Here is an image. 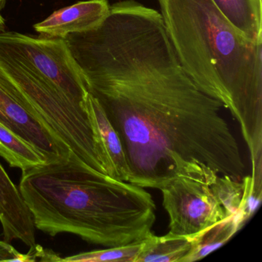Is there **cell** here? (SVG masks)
<instances>
[{
	"mask_svg": "<svg viewBox=\"0 0 262 262\" xmlns=\"http://www.w3.org/2000/svg\"><path fill=\"white\" fill-rule=\"evenodd\" d=\"M25 255L19 252L9 242L0 241V261L24 262Z\"/></svg>",
	"mask_w": 262,
	"mask_h": 262,
	"instance_id": "cell-16",
	"label": "cell"
},
{
	"mask_svg": "<svg viewBox=\"0 0 262 262\" xmlns=\"http://www.w3.org/2000/svg\"><path fill=\"white\" fill-rule=\"evenodd\" d=\"M214 2L245 37L262 42L261 0H214Z\"/></svg>",
	"mask_w": 262,
	"mask_h": 262,
	"instance_id": "cell-9",
	"label": "cell"
},
{
	"mask_svg": "<svg viewBox=\"0 0 262 262\" xmlns=\"http://www.w3.org/2000/svg\"><path fill=\"white\" fill-rule=\"evenodd\" d=\"M184 71L240 124L251 165L262 163V42L245 37L214 0H157Z\"/></svg>",
	"mask_w": 262,
	"mask_h": 262,
	"instance_id": "cell-3",
	"label": "cell"
},
{
	"mask_svg": "<svg viewBox=\"0 0 262 262\" xmlns=\"http://www.w3.org/2000/svg\"><path fill=\"white\" fill-rule=\"evenodd\" d=\"M192 236L168 234L156 236L151 233L144 239L136 262H184L192 248Z\"/></svg>",
	"mask_w": 262,
	"mask_h": 262,
	"instance_id": "cell-10",
	"label": "cell"
},
{
	"mask_svg": "<svg viewBox=\"0 0 262 262\" xmlns=\"http://www.w3.org/2000/svg\"><path fill=\"white\" fill-rule=\"evenodd\" d=\"M110 11L108 0H86L54 12L34 26L48 37L64 39L73 33L88 31L100 25Z\"/></svg>",
	"mask_w": 262,
	"mask_h": 262,
	"instance_id": "cell-6",
	"label": "cell"
},
{
	"mask_svg": "<svg viewBox=\"0 0 262 262\" xmlns=\"http://www.w3.org/2000/svg\"><path fill=\"white\" fill-rule=\"evenodd\" d=\"M0 156L10 167L22 171L47 162L45 156L33 145L24 140L0 122Z\"/></svg>",
	"mask_w": 262,
	"mask_h": 262,
	"instance_id": "cell-12",
	"label": "cell"
},
{
	"mask_svg": "<svg viewBox=\"0 0 262 262\" xmlns=\"http://www.w3.org/2000/svg\"><path fill=\"white\" fill-rule=\"evenodd\" d=\"M4 28H5V21H4L2 15L0 13V31L4 30Z\"/></svg>",
	"mask_w": 262,
	"mask_h": 262,
	"instance_id": "cell-17",
	"label": "cell"
},
{
	"mask_svg": "<svg viewBox=\"0 0 262 262\" xmlns=\"http://www.w3.org/2000/svg\"><path fill=\"white\" fill-rule=\"evenodd\" d=\"M0 122L39 150L47 162L65 159L71 150L0 83Z\"/></svg>",
	"mask_w": 262,
	"mask_h": 262,
	"instance_id": "cell-5",
	"label": "cell"
},
{
	"mask_svg": "<svg viewBox=\"0 0 262 262\" xmlns=\"http://www.w3.org/2000/svg\"><path fill=\"white\" fill-rule=\"evenodd\" d=\"M19 190L35 228L105 248L144 240L156 222L149 192L93 169L70 152L23 171Z\"/></svg>",
	"mask_w": 262,
	"mask_h": 262,
	"instance_id": "cell-2",
	"label": "cell"
},
{
	"mask_svg": "<svg viewBox=\"0 0 262 262\" xmlns=\"http://www.w3.org/2000/svg\"><path fill=\"white\" fill-rule=\"evenodd\" d=\"M2 1H4V0H0V3L2 2Z\"/></svg>",
	"mask_w": 262,
	"mask_h": 262,
	"instance_id": "cell-18",
	"label": "cell"
},
{
	"mask_svg": "<svg viewBox=\"0 0 262 262\" xmlns=\"http://www.w3.org/2000/svg\"><path fill=\"white\" fill-rule=\"evenodd\" d=\"M143 241L112 247L106 249L79 253L75 255L62 258L61 261L67 262H136L138 256L142 250Z\"/></svg>",
	"mask_w": 262,
	"mask_h": 262,
	"instance_id": "cell-13",
	"label": "cell"
},
{
	"mask_svg": "<svg viewBox=\"0 0 262 262\" xmlns=\"http://www.w3.org/2000/svg\"><path fill=\"white\" fill-rule=\"evenodd\" d=\"M87 110L96 125L104 149L111 162L114 171V179L128 182L129 168L119 136L112 126L98 101L90 93H89L87 99Z\"/></svg>",
	"mask_w": 262,
	"mask_h": 262,
	"instance_id": "cell-8",
	"label": "cell"
},
{
	"mask_svg": "<svg viewBox=\"0 0 262 262\" xmlns=\"http://www.w3.org/2000/svg\"><path fill=\"white\" fill-rule=\"evenodd\" d=\"M217 174L208 167L196 165L179 173L161 188L170 233L194 235L229 217L211 188Z\"/></svg>",
	"mask_w": 262,
	"mask_h": 262,
	"instance_id": "cell-4",
	"label": "cell"
},
{
	"mask_svg": "<svg viewBox=\"0 0 262 262\" xmlns=\"http://www.w3.org/2000/svg\"><path fill=\"white\" fill-rule=\"evenodd\" d=\"M29 262L32 261H61L62 258L59 254L50 249H45L40 245H36L30 247L27 253Z\"/></svg>",
	"mask_w": 262,
	"mask_h": 262,
	"instance_id": "cell-15",
	"label": "cell"
},
{
	"mask_svg": "<svg viewBox=\"0 0 262 262\" xmlns=\"http://www.w3.org/2000/svg\"><path fill=\"white\" fill-rule=\"evenodd\" d=\"M243 225L240 214H233L192 235V248L184 262L203 258L226 243Z\"/></svg>",
	"mask_w": 262,
	"mask_h": 262,
	"instance_id": "cell-11",
	"label": "cell"
},
{
	"mask_svg": "<svg viewBox=\"0 0 262 262\" xmlns=\"http://www.w3.org/2000/svg\"><path fill=\"white\" fill-rule=\"evenodd\" d=\"M211 188L228 216L240 214L244 194L242 179L235 180L228 176L217 174L211 184Z\"/></svg>",
	"mask_w": 262,
	"mask_h": 262,
	"instance_id": "cell-14",
	"label": "cell"
},
{
	"mask_svg": "<svg viewBox=\"0 0 262 262\" xmlns=\"http://www.w3.org/2000/svg\"><path fill=\"white\" fill-rule=\"evenodd\" d=\"M0 223L4 241L19 240L29 247L36 245L33 217L19 188L0 164Z\"/></svg>",
	"mask_w": 262,
	"mask_h": 262,
	"instance_id": "cell-7",
	"label": "cell"
},
{
	"mask_svg": "<svg viewBox=\"0 0 262 262\" xmlns=\"http://www.w3.org/2000/svg\"><path fill=\"white\" fill-rule=\"evenodd\" d=\"M64 39L119 136L128 182L160 190L195 165L243 179L225 105L184 71L159 12L136 0L119 1L100 25Z\"/></svg>",
	"mask_w": 262,
	"mask_h": 262,
	"instance_id": "cell-1",
	"label": "cell"
}]
</instances>
